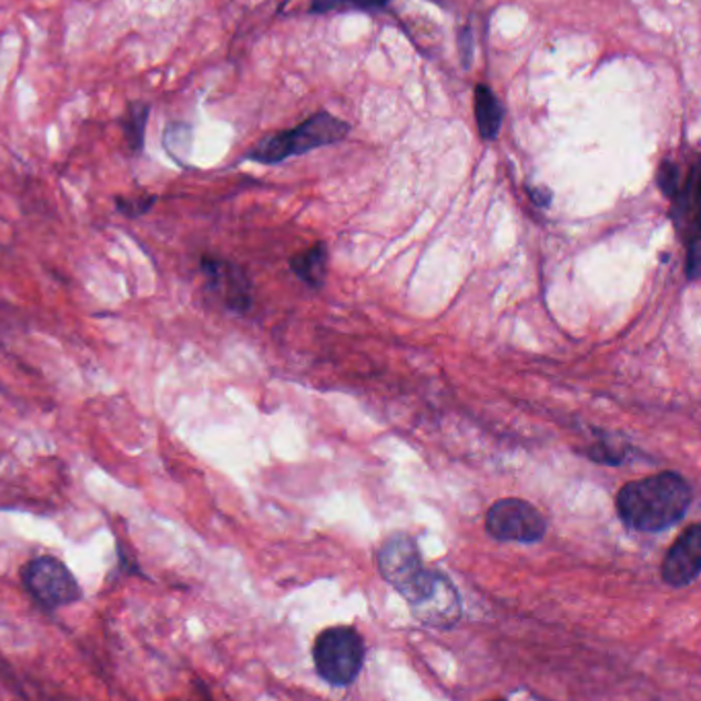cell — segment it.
Returning <instances> with one entry per match:
<instances>
[{"label":"cell","mask_w":701,"mask_h":701,"mask_svg":"<svg viewBox=\"0 0 701 701\" xmlns=\"http://www.w3.org/2000/svg\"><path fill=\"white\" fill-rule=\"evenodd\" d=\"M385 4H387V0H315L313 11L322 13V11H329L334 7H354V9L370 11V9H380Z\"/></svg>","instance_id":"9a60e30c"},{"label":"cell","mask_w":701,"mask_h":701,"mask_svg":"<svg viewBox=\"0 0 701 701\" xmlns=\"http://www.w3.org/2000/svg\"><path fill=\"white\" fill-rule=\"evenodd\" d=\"M202 272L211 281L212 288L225 301L228 309L245 311L252 305L250 281L237 266L219 257H204Z\"/></svg>","instance_id":"9c48e42d"},{"label":"cell","mask_w":701,"mask_h":701,"mask_svg":"<svg viewBox=\"0 0 701 701\" xmlns=\"http://www.w3.org/2000/svg\"><path fill=\"white\" fill-rule=\"evenodd\" d=\"M348 130L350 126L336 115L327 112L315 113L293 130H284L257 142L247 153V159L262 165H278L286 159L305 155L315 149L344 141Z\"/></svg>","instance_id":"7a4b0ae2"},{"label":"cell","mask_w":701,"mask_h":701,"mask_svg":"<svg viewBox=\"0 0 701 701\" xmlns=\"http://www.w3.org/2000/svg\"><path fill=\"white\" fill-rule=\"evenodd\" d=\"M365 640L350 626H336L323 630L315 646V669L329 685L346 688L356 681L365 662Z\"/></svg>","instance_id":"277c9868"},{"label":"cell","mask_w":701,"mask_h":701,"mask_svg":"<svg viewBox=\"0 0 701 701\" xmlns=\"http://www.w3.org/2000/svg\"><path fill=\"white\" fill-rule=\"evenodd\" d=\"M21 578L29 595L45 609H60L83 599V590L74 575L52 556L33 558L23 568Z\"/></svg>","instance_id":"5b68a950"},{"label":"cell","mask_w":701,"mask_h":701,"mask_svg":"<svg viewBox=\"0 0 701 701\" xmlns=\"http://www.w3.org/2000/svg\"><path fill=\"white\" fill-rule=\"evenodd\" d=\"M149 113H151V105H146V103H132L130 110H128L126 120L122 122L124 139H126L128 149H130L132 155H141L142 153Z\"/></svg>","instance_id":"7c38bea8"},{"label":"cell","mask_w":701,"mask_h":701,"mask_svg":"<svg viewBox=\"0 0 701 701\" xmlns=\"http://www.w3.org/2000/svg\"><path fill=\"white\" fill-rule=\"evenodd\" d=\"M399 595L409 603L414 618L428 628L450 630L461 619V597L449 576L443 575L440 570L424 566L420 575Z\"/></svg>","instance_id":"3957f363"},{"label":"cell","mask_w":701,"mask_h":701,"mask_svg":"<svg viewBox=\"0 0 701 701\" xmlns=\"http://www.w3.org/2000/svg\"><path fill=\"white\" fill-rule=\"evenodd\" d=\"M701 570V529L700 525H691L673 546L669 547L662 560V580L674 587H688Z\"/></svg>","instance_id":"ba28073f"},{"label":"cell","mask_w":701,"mask_h":701,"mask_svg":"<svg viewBox=\"0 0 701 701\" xmlns=\"http://www.w3.org/2000/svg\"><path fill=\"white\" fill-rule=\"evenodd\" d=\"M659 187L660 192L669 197L671 202H674L677 196H679V192H681V173H679V167L671 161H664L660 165Z\"/></svg>","instance_id":"4fadbf2b"},{"label":"cell","mask_w":701,"mask_h":701,"mask_svg":"<svg viewBox=\"0 0 701 701\" xmlns=\"http://www.w3.org/2000/svg\"><path fill=\"white\" fill-rule=\"evenodd\" d=\"M155 196L118 197L115 209L122 214H126L128 219H136V216H142L144 212L151 211L155 206Z\"/></svg>","instance_id":"5bb4252c"},{"label":"cell","mask_w":701,"mask_h":701,"mask_svg":"<svg viewBox=\"0 0 701 701\" xmlns=\"http://www.w3.org/2000/svg\"><path fill=\"white\" fill-rule=\"evenodd\" d=\"M291 267L301 281L307 282L313 288H322L327 272V247L323 243H317L309 250L298 253L291 260Z\"/></svg>","instance_id":"8fae6325"},{"label":"cell","mask_w":701,"mask_h":701,"mask_svg":"<svg viewBox=\"0 0 701 701\" xmlns=\"http://www.w3.org/2000/svg\"><path fill=\"white\" fill-rule=\"evenodd\" d=\"M505 110L500 101L494 95L488 84L476 87V120L479 134L484 141H494L500 134Z\"/></svg>","instance_id":"30bf717a"},{"label":"cell","mask_w":701,"mask_h":701,"mask_svg":"<svg viewBox=\"0 0 701 701\" xmlns=\"http://www.w3.org/2000/svg\"><path fill=\"white\" fill-rule=\"evenodd\" d=\"M380 576L392 585L397 592L406 589L407 585L424 570L420 549L416 541L406 534H393L385 539L377 553Z\"/></svg>","instance_id":"52a82bcc"},{"label":"cell","mask_w":701,"mask_h":701,"mask_svg":"<svg viewBox=\"0 0 701 701\" xmlns=\"http://www.w3.org/2000/svg\"><path fill=\"white\" fill-rule=\"evenodd\" d=\"M693 490L688 479L677 471L628 481L616 498L619 519L633 531L660 534L671 529L688 515Z\"/></svg>","instance_id":"6da1fadb"},{"label":"cell","mask_w":701,"mask_h":701,"mask_svg":"<svg viewBox=\"0 0 701 701\" xmlns=\"http://www.w3.org/2000/svg\"><path fill=\"white\" fill-rule=\"evenodd\" d=\"M486 531L498 541L535 543L546 535L547 522L531 502L502 498L486 512Z\"/></svg>","instance_id":"8992f818"}]
</instances>
